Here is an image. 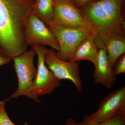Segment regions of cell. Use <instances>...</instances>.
Masks as SVG:
<instances>
[{"label":"cell","instance_id":"6da1fadb","mask_svg":"<svg viewBox=\"0 0 125 125\" xmlns=\"http://www.w3.org/2000/svg\"><path fill=\"white\" fill-rule=\"evenodd\" d=\"M37 0H0V52L13 58L27 51L24 34Z\"/></svg>","mask_w":125,"mask_h":125},{"label":"cell","instance_id":"7a4b0ae2","mask_svg":"<svg viewBox=\"0 0 125 125\" xmlns=\"http://www.w3.org/2000/svg\"><path fill=\"white\" fill-rule=\"evenodd\" d=\"M124 1H93L79 9L97 34L114 33L125 36Z\"/></svg>","mask_w":125,"mask_h":125},{"label":"cell","instance_id":"3957f363","mask_svg":"<svg viewBox=\"0 0 125 125\" xmlns=\"http://www.w3.org/2000/svg\"><path fill=\"white\" fill-rule=\"evenodd\" d=\"M36 55L35 50L32 48L12 58L18 77V87L10 98L23 96L29 98L34 80L37 75V69L33 64L34 58Z\"/></svg>","mask_w":125,"mask_h":125},{"label":"cell","instance_id":"277c9868","mask_svg":"<svg viewBox=\"0 0 125 125\" xmlns=\"http://www.w3.org/2000/svg\"><path fill=\"white\" fill-rule=\"evenodd\" d=\"M36 52L38 57L36 78L34 80L29 98L40 103L39 96L50 94L60 85V80L55 76L46 66L44 56L47 48L45 46H31Z\"/></svg>","mask_w":125,"mask_h":125},{"label":"cell","instance_id":"5b68a950","mask_svg":"<svg viewBox=\"0 0 125 125\" xmlns=\"http://www.w3.org/2000/svg\"><path fill=\"white\" fill-rule=\"evenodd\" d=\"M46 25L54 34L59 43L60 49L56 52V55L65 61H69L78 44L93 33L85 30L64 27L53 21Z\"/></svg>","mask_w":125,"mask_h":125},{"label":"cell","instance_id":"8992f818","mask_svg":"<svg viewBox=\"0 0 125 125\" xmlns=\"http://www.w3.org/2000/svg\"><path fill=\"white\" fill-rule=\"evenodd\" d=\"M54 49H47L44 60L48 68L60 80L72 81L79 92H82V81L80 76L79 62L65 61L58 58Z\"/></svg>","mask_w":125,"mask_h":125},{"label":"cell","instance_id":"52a82bcc","mask_svg":"<svg viewBox=\"0 0 125 125\" xmlns=\"http://www.w3.org/2000/svg\"><path fill=\"white\" fill-rule=\"evenodd\" d=\"M52 21L64 27L96 32L79 8L71 2H54Z\"/></svg>","mask_w":125,"mask_h":125},{"label":"cell","instance_id":"ba28073f","mask_svg":"<svg viewBox=\"0 0 125 125\" xmlns=\"http://www.w3.org/2000/svg\"><path fill=\"white\" fill-rule=\"evenodd\" d=\"M124 112H125V86L110 93L104 99L97 111L86 116L91 122H100L108 120Z\"/></svg>","mask_w":125,"mask_h":125},{"label":"cell","instance_id":"9c48e42d","mask_svg":"<svg viewBox=\"0 0 125 125\" xmlns=\"http://www.w3.org/2000/svg\"><path fill=\"white\" fill-rule=\"evenodd\" d=\"M28 45L48 46L55 51L60 49L57 39L42 21L33 14L28 22L24 34Z\"/></svg>","mask_w":125,"mask_h":125},{"label":"cell","instance_id":"30bf717a","mask_svg":"<svg viewBox=\"0 0 125 125\" xmlns=\"http://www.w3.org/2000/svg\"><path fill=\"white\" fill-rule=\"evenodd\" d=\"M97 60L93 74L94 82L111 88L116 80V76L109 62L107 53L103 42L98 45Z\"/></svg>","mask_w":125,"mask_h":125},{"label":"cell","instance_id":"8fae6325","mask_svg":"<svg viewBox=\"0 0 125 125\" xmlns=\"http://www.w3.org/2000/svg\"><path fill=\"white\" fill-rule=\"evenodd\" d=\"M96 33H92L78 44L69 61L75 62L87 60L95 65L97 60L99 50L95 39Z\"/></svg>","mask_w":125,"mask_h":125},{"label":"cell","instance_id":"7c38bea8","mask_svg":"<svg viewBox=\"0 0 125 125\" xmlns=\"http://www.w3.org/2000/svg\"><path fill=\"white\" fill-rule=\"evenodd\" d=\"M97 34L102 41L106 48L109 62L113 68L117 58L125 53V36L114 33Z\"/></svg>","mask_w":125,"mask_h":125},{"label":"cell","instance_id":"4fadbf2b","mask_svg":"<svg viewBox=\"0 0 125 125\" xmlns=\"http://www.w3.org/2000/svg\"><path fill=\"white\" fill-rule=\"evenodd\" d=\"M53 0H37L34 14L45 24L53 20Z\"/></svg>","mask_w":125,"mask_h":125},{"label":"cell","instance_id":"5bb4252c","mask_svg":"<svg viewBox=\"0 0 125 125\" xmlns=\"http://www.w3.org/2000/svg\"><path fill=\"white\" fill-rule=\"evenodd\" d=\"M125 112L122 113L113 118L105 121L92 122L87 119L86 116L78 125H125Z\"/></svg>","mask_w":125,"mask_h":125},{"label":"cell","instance_id":"9a60e30c","mask_svg":"<svg viewBox=\"0 0 125 125\" xmlns=\"http://www.w3.org/2000/svg\"><path fill=\"white\" fill-rule=\"evenodd\" d=\"M116 75L125 73V53L121 55L115 62L113 67Z\"/></svg>","mask_w":125,"mask_h":125},{"label":"cell","instance_id":"2e32d148","mask_svg":"<svg viewBox=\"0 0 125 125\" xmlns=\"http://www.w3.org/2000/svg\"><path fill=\"white\" fill-rule=\"evenodd\" d=\"M5 100H3L0 106V125H15L9 118L6 111L5 108Z\"/></svg>","mask_w":125,"mask_h":125},{"label":"cell","instance_id":"e0dca14e","mask_svg":"<svg viewBox=\"0 0 125 125\" xmlns=\"http://www.w3.org/2000/svg\"><path fill=\"white\" fill-rule=\"evenodd\" d=\"M94 0H73V4L77 8H79L81 6Z\"/></svg>","mask_w":125,"mask_h":125},{"label":"cell","instance_id":"ac0fdd59","mask_svg":"<svg viewBox=\"0 0 125 125\" xmlns=\"http://www.w3.org/2000/svg\"><path fill=\"white\" fill-rule=\"evenodd\" d=\"M12 60V58L6 56L2 53H0V66L8 64Z\"/></svg>","mask_w":125,"mask_h":125},{"label":"cell","instance_id":"d6986e66","mask_svg":"<svg viewBox=\"0 0 125 125\" xmlns=\"http://www.w3.org/2000/svg\"><path fill=\"white\" fill-rule=\"evenodd\" d=\"M64 125H78V123L73 118H69L66 120Z\"/></svg>","mask_w":125,"mask_h":125},{"label":"cell","instance_id":"ffe728a7","mask_svg":"<svg viewBox=\"0 0 125 125\" xmlns=\"http://www.w3.org/2000/svg\"><path fill=\"white\" fill-rule=\"evenodd\" d=\"M54 2H71L73 3V0H53Z\"/></svg>","mask_w":125,"mask_h":125},{"label":"cell","instance_id":"44dd1931","mask_svg":"<svg viewBox=\"0 0 125 125\" xmlns=\"http://www.w3.org/2000/svg\"><path fill=\"white\" fill-rule=\"evenodd\" d=\"M2 102H3V101H0V106L1 105V104H2Z\"/></svg>","mask_w":125,"mask_h":125},{"label":"cell","instance_id":"7402d4cb","mask_svg":"<svg viewBox=\"0 0 125 125\" xmlns=\"http://www.w3.org/2000/svg\"><path fill=\"white\" fill-rule=\"evenodd\" d=\"M24 125H28V123H25Z\"/></svg>","mask_w":125,"mask_h":125},{"label":"cell","instance_id":"603a6c76","mask_svg":"<svg viewBox=\"0 0 125 125\" xmlns=\"http://www.w3.org/2000/svg\"><path fill=\"white\" fill-rule=\"evenodd\" d=\"M100 0H94V1H96Z\"/></svg>","mask_w":125,"mask_h":125}]
</instances>
